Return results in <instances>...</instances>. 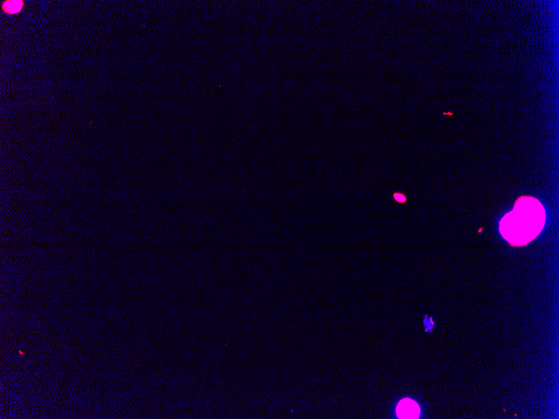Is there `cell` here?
I'll use <instances>...</instances> for the list:
<instances>
[{"label":"cell","mask_w":559,"mask_h":419,"mask_svg":"<svg viewBox=\"0 0 559 419\" xmlns=\"http://www.w3.org/2000/svg\"><path fill=\"white\" fill-rule=\"evenodd\" d=\"M546 214L539 200L522 196L511 212L500 222V233L513 246H523L534 240L544 227Z\"/></svg>","instance_id":"1"},{"label":"cell","mask_w":559,"mask_h":419,"mask_svg":"<svg viewBox=\"0 0 559 419\" xmlns=\"http://www.w3.org/2000/svg\"><path fill=\"white\" fill-rule=\"evenodd\" d=\"M396 411L400 419H418L420 414L419 405L408 398L403 399L397 406Z\"/></svg>","instance_id":"2"},{"label":"cell","mask_w":559,"mask_h":419,"mask_svg":"<svg viewBox=\"0 0 559 419\" xmlns=\"http://www.w3.org/2000/svg\"><path fill=\"white\" fill-rule=\"evenodd\" d=\"M23 1H6L3 2V11L8 14H17L23 8Z\"/></svg>","instance_id":"3"},{"label":"cell","mask_w":559,"mask_h":419,"mask_svg":"<svg viewBox=\"0 0 559 419\" xmlns=\"http://www.w3.org/2000/svg\"><path fill=\"white\" fill-rule=\"evenodd\" d=\"M19 353H20V355H24V352H23V351H19Z\"/></svg>","instance_id":"4"}]
</instances>
